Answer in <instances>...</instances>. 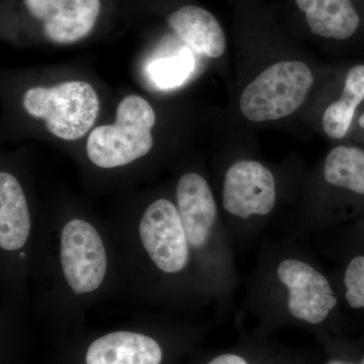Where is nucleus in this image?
<instances>
[{
	"label": "nucleus",
	"instance_id": "nucleus-12",
	"mask_svg": "<svg viewBox=\"0 0 364 364\" xmlns=\"http://www.w3.org/2000/svg\"><path fill=\"white\" fill-rule=\"evenodd\" d=\"M31 231L28 202L20 182L0 173V247L16 251L25 246Z\"/></svg>",
	"mask_w": 364,
	"mask_h": 364
},
{
	"label": "nucleus",
	"instance_id": "nucleus-3",
	"mask_svg": "<svg viewBox=\"0 0 364 364\" xmlns=\"http://www.w3.org/2000/svg\"><path fill=\"white\" fill-rule=\"evenodd\" d=\"M314 74L305 62L284 60L265 68L242 91L239 109L255 123L291 116L306 102Z\"/></svg>",
	"mask_w": 364,
	"mask_h": 364
},
{
	"label": "nucleus",
	"instance_id": "nucleus-1",
	"mask_svg": "<svg viewBox=\"0 0 364 364\" xmlns=\"http://www.w3.org/2000/svg\"><path fill=\"white\" fill-rule=\"evenodd\" d=\"M155 123L156 114L148 100L136 95L124 97L117 105L116 122L90 132L88 158L95 166L111 169L146 156L154 143Z\"/></svg>",
	"mask_w": 364,
	"mask_h": 364
},
{
	"label": "nucleus",
	"instance_id": "nucleus-16",
	"mask_svg": "<svg viewBox=\"0 0 364 364\" xmlns=\"http://www.w3.org/2000/svg\"><path fill=\"white\" fill-rule=\"evenodd\" d=\"M191 64L193 62L188 55L156 60L149 66V77L158 88L174 87L188 77Z\"/></svg>",
	"mask_w": 364,
	"mask_h": 364
},
{
	"label": "nucleus",
	"instance_id": "nucleus-20",
	"mask_svg": "<svg viewBox=\"0 0 364 364\" xmlns=\"http://www.w3.org/2000/svg\"><path fill=\"white\" fill-rule=\"evenodd\" d=\"M327 364H352V363H343V361H340V360H331V361H329V363H328Z\"/></svg>",
	"mask_w": 364,
	"mask_h": 364
},
{
	"label": "nucleus",
	"instance_id": "nucleus-5",
	"mask_svg": "<svg viewBox=\"0 0 364 364\" xmlns=\"http://www.w3.org/2000/svg\"><path fill=\"white\" fill-rule=\"evenodd\" d=\"M140 238L154 264L166 273H177L188 262L189 242L178 210L167 200L151 203L140 222Z\"/></svg>",
	"mask_w": 364,
	"mask_h": 364
},
{
	"label": "nucleus",
	"instance_id": "nucleus-14",
	"mask_svg": "<svg viewBox=\"0 0 364 364\" xmlns=\"http://www.w3.org/2000/svg\"><path fill=\"white\" fill-rule=\"evenodd\" d=\"M364 100V65L354 66L345 78L341 97L326 109L322 127L329 138L339 140L346 136L359 105Z\"/></svg>",
	"mask_w": 364,
	"mask_h": 364
},
{
	"label": "nucleus",
	"instance_id": "nucleus-4",
	"mask_svg": "<svg viewBox=\"0 0 364 364\" xmlns=\"http://www.w3.org/2000/svg\"><path fill=\"white\" fill-rule=\"evenodd\" d=\"M62 269L76 294L90 293L102 286L107 269L104 242L92 225L80 219L67 223L61 233Z\"/></svg>",
	"mask_w": 364,
	"mask_h": 364
},
{
	"label": "nucleus",
	"instance_id": "nucleus-6",
	"mask_svg": "<svg viewBox=\"0 0 364 364\" xmlns=\"http://www.w3.org/2000/svg\"><path fill=\"white\" fill-rule=\"evenodd\" d=\"M277 203L272 172L260 162L240 160L227 170L223 186V205L230 214L248 219L267 215Z\"/></svg>",
	"mask_w": 364,
	"mask_h": 364
},
{
	"label": "nucleus",
	"instance_id": "nucleus-15",
	"mask_svg": "<svg viewBox=\"0 0 364 364\" xmlns=\"http://www.w3.org/2000/svg\"><path fill=\"white\" fill-rule=\"evenodd\" d=\"M324 177L336 188L364 196V151L346 146L335 147L326 157Z\"/></svg>",
	"mask_w": 364,
	"mask_h": 364
},
{
	"label": "nucleus",
	"instance_id": "nucleus-19",
	"mask_svg": "<svg viewBox=\"0 0 364 364\" xmlns=\"http://www.w3.org/2000/svg\"><path fill=\"white\" fill-rule=\"evenodd\" d=\"M358 124L361 128L364 129V112L363 114H361L360 117H359Z\"/></svg>",
	"mask_w": 364,
	"mask_h": 364
},
{
	"label": "nucleus",
	"instance_id": "nucleus-2",
	"mask_svg": "<svg viewBox=\"0 0 364 364\" xmlns=\"http://www.w3.org/2000/svg\"><path fill=\"white\" fill-rule=\"evenodd\" d=\"M100 107L97 91L85 81L35 86L23 95L26 114L42 119L52 135L64 141L85 136L97 121Z\"/></svg>",
	"mask_w": 364,
	"mask_h": 364
},
{
	"label": "nucleus",
	"instance_id": "nucleus-17",
	"mask_svg": "<svg viewBox=\"0 0 364 364\" xmlns=\"http://www.w3.org/2000/svg\"><path fill=\"white\" fill-rule=\"evenodd\" d=\"M346 299L353 309L364 308V256L353 258L344 277Z\"/></svg>",
	"mask_w": 364,
	"mask_h": 364
},
{
	"label": "nucleus",
	"instance_id": "nucleus-10",
	"mask_svg": "<svg viewBox=\"0 0 364 364\" xmlns=\"http://www.w3.org/2000/svg\"><path fill=\"white\" fill-rule=\"evenodd\" d=\"M161 347L140 333L119 331L93 341L86 352V364H160Z\"/></svg>",
	"mask_w": 364,
	"mask_h": 364
},
{
	"label": "nucleus",
	"instance_id": "nucleus-22",
	"mask_svg": "<svg viewBox=\"0 0 364 364\" xmlns=\"http://www.w3.org/2000/svg\"><path fill=\"white\" fill-rule=\"evenodd\" d=\"M364 364V363H363Z\"/></svg>",
	"mask_w": 364,
	"mask_h": 364
},
{
	"label": "nucleus",
	"instance_id": "nucleus-13",
	"mask_svg": "<svg viewBox=\"0 0 364 364\" xmlns=\"http://www.w3.org/2000/svg\"><path fill=\"white\" fill-rule=\"evenodd\" d=\"M314 35L346 40L355 33L360 18L351 0H296Z\"/></svg>",
	"mask_w": 364,
	"mask_h": 364
},
{
	"label": "nucleus",
	"instance_id": "nucleus-11",
	"mask_svg": "<svg viewBox=\"0 0 364 364\" xmlns=\"http://www.w3.org/2000/svg\"><path fill=\"white\" fill-rule=\"evenodd\" d=\"M168 23L173 32L198 54L218 59L226 51V36L221 25L202 7L182 6L170 14Z\"/></svg>",
	"mask_w": 364,
	"mask_h": 364
},
{
	"label": "nucleus",
	"instance_id": "nucleus-9",
	"mask_svg": "<svg viewBox=\"0 0 364 364\" xmlns=\"http://www.w3.org/2000/svg\"><path fill=\"white\" fill-rule=\"evenodd\" d=\"M176 200L189 245L203 247L217 219V205L212 189L203 176L191 172L177 182Z\"/></svg>",
	"mask_w": 364,
	"mask_h": 364
},
{
	"label": "nucleus",
	"instance_id": "nucleus-7",
	"mask_svg": "<svg viewBox=\"0 0 364 364\" xmlns=\"http://www.w3.org/2000/svg\"><path fill=\"white\" fill-rule=\"evenodd\" d=\"M277 277L289 289L287 308L298 320L321 324L337 305L329 280L304 261H282L277 267Z\"/></svg>",
	"mask_w": 364,
	"mask_h": 364
},
{
	"label": "nucleus",
	"instance_id": "nucleus-21",
	"mask_svg": "<svg viewBox=\"0 0 364 364\" xmlns=\"http://www.w3.org/2000/svg\"><path fill=\"white\" fill-rule=\"evenodd\" d=\"M26 256V254L25 253H21V257H25Z\"/></svg>",
	"mask_w": 364,
	"mask_h": 364
},
{
	"label": "nucleus",
	"instance_id": "nucleus-8",
	"mask_svg": "<svg viewBox=\"0 0 364 364\" xmlns=\"http://www.w3.org/2000/svg\"><path fill=\"white\" fill-rule=\"evenodd\" d=\"M25 4L42 21L45 37L58 45L87 37L100 13V0H25Z\"/></svg>",
	"mask_w": 364,
	"mask_h": 364
},
{
	"label": "nucleus",
	"instance_id": "nucleus-18",
	"mask_svg": "<svg viewBox=\"0 0 364 364\" xmlns=\"http://www.w3.org/2000/svg\"><path fill=\"white\" fill-rule=\"evenodd\" d=\"M208 364H248L247 361L239 355L235 354H224V355L218 356L210 361Z\"/></svg>",
	"mask_w": 364,
	"mask_h": 364
}]
</instances>
